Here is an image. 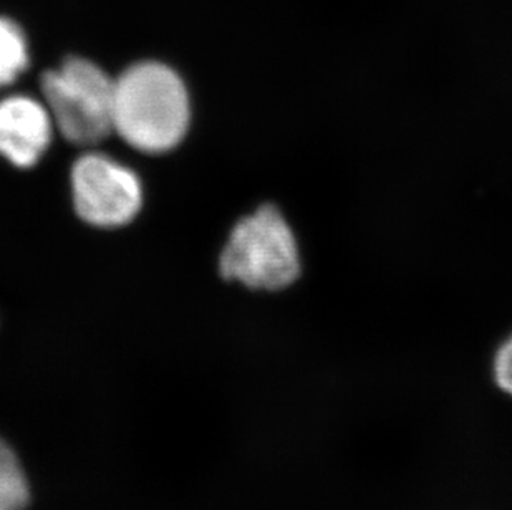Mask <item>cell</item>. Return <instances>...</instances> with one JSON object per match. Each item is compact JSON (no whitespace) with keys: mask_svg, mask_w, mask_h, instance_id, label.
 <instances>
[{"mask_svg":"<svg viewBox=\"0 0 512 510\" xmlns=\"http://www.w3.org/2000/svg\"><path fill=\"white\" fill-rule=\"evenodd\" d=\"M188 123V93L171 68L140 63L116 80L113 130L136 150H171L183 140Z\"/></svg>","mask_w":512,"mask_h":510,"instance_id":"6da1fadb","label":"cell"},{"mask_svg":"<svg viewBox=\"0 0 512 510\" xmlns=\"http://www.w3.org/2000/svg\"><path fill=\"white\" fill-rule=\"evenodd\" d=\"M219 269L249 289L279 292L299 282L304 260L294 229L274 204L244 217L231 232Z\"/></svg>","mask_w":512,"mask_h":510,"instance_id":"7a4b0ae2","label":"cell"},{"mask_svg":"<svg viewBox=\"0 0 512 510\" xmlns=\"http://www.w3.org/2000/svg\"><path fill=\"white\" fill-rule=\"evenodd\" d=\"M42 92L58 130L75 145H95L113 131L115 82L95 63L68 58L42 77Z\"/></svg>","mask_w":512,"mask_h":510,"instance_id":"3957f363","label":"cell"},{"mask_svg":"<svg viewBox=\"0 0 512 510\" xmlns=\"http://www.w3.org/2000/svg\"><path fill=\"white\" fill-rule=\"evenodd\" d=\"M73 204L83 221L98 227L125 226L141 207L140 179L103 154H85L72 169Z\"/></svg>","mask_w":512,"mask_h":510,"instance_id":"277c9868","label":"cell"},{"mask_svg":"<svg viewBox=\"0 0 512 510\" xmlns=\"http://www.w3.org/2000/svg\"><path fill=\"white\" fill-rule=\"evenodd\" d=\"M52 140V116L34 98L10 97L0 102V154L30 168L39 163Z\"/></svg>","mask_w":512,"mask_h":510,"instance_id":"5b68a950","label":"cell"},{"mask_svg":"<svg viewBox=\"0 0 512 510\" xmlns=\"http://www.w3.org/2000/svg\"><path fill=\"white\" fill-rule=\"evenodd\" d=\"M29 67L27 39L14 20L0 17V87L10 85Z\"/></svg>","mask_w":512,"mask_h":510,"instance_id":"8992f818","label":"cell"},{"mask_svg":"<svg viewBox=\"0 0 512 510\" xmlns=\"http://www.w3.org/2000/svg\"><path fill=\"white\" fill-rule=\"evenodd\" d=\"M29 502V486L19 459L0 439V510H24Z\"/></svg>","mask_w":512,"mask_h":510,"instance_id":"52a82bcc","label":"cell"},{"mask_svg":"<svg viewBox=\"0 0 512 510\" xmlns=\"http://www.w3.org/2000/svg\"><path fill=\"white\" fill-rule=\"evenodd\" d=\"M493 375L496 385L512 396V333L504 338L493 358Z\"/></svg>","mask_w":512,"mask_h":510,"instance_id":"ba28073f","label":"cell"}]
</instances>
